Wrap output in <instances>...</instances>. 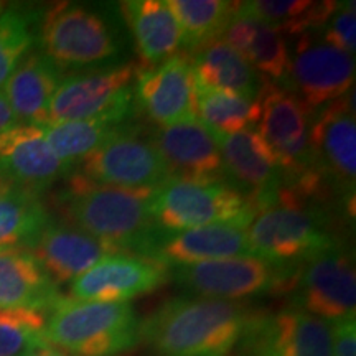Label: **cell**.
Instances as JSON below:
<instances>
[{
	"label": "cell",
	"mask_w": 356,
	"mask_h": 356,
	"mask_svg": "<svg viewBox=\"0 0 356 356\" xmlns=\"http://www.w3.org/2000/svg\"><path fill=\"white\" fill-rule=\"evenodd\" d=\"M152 190L97 185L71 172L53 204L61 221L91 234L114 254L150 257L163 234L150 215Z\"/></svg>",
	"instance_id": "1"
},
{
	"label": "cell",
	"mask_w": 356,
	"mask_h": 356,
	"mask_svg": "<svg viewBox=\"0 0 356 356\" xmlns=\"http://www.w3.org/2000/svg\"><path fill=\"white\" fill-rule=\"evenodd\" d=\"M256 309L248 302L172 297L140 322L150 356H231Z\"/></svg>",
	"instance_id": "2"
},
{
	"label": "cell",
	"mask_w": 356,
	"mask_h": 356,
	"mask_svg": "<svg viewBox=\"0 0 356 356\" xmlns=\"http://www.w3.org/2000/svg\"><path fill=\"white\" fill-rule=\"evenodd\" d=\"M38 22L40 51L61 73L129 61L132 38L119 3L60 2Z\"/></svg>",
	"instance_id": "3"
},
{
	"label": "cell",
	"mask_w": 356,
	"mask_h": 356,
	"mask_svg": "<svg viewBox=\"0 0 356 356\" xmlns=\"http://www.w3.org/2000/svg\"><path fill=\"white\" fill-rule=\"evenodd\" d=\"M251 254L277 264H297L341 241L328 203L300 198L280 186L275 202L246 228Z\"/></svg>",
	"instance_id": "4"
},
{
	"label": "cell",
	"mask_w": 356,
	"mask_h": 356,
	"mask_svg": "<svg viewBox=\"0 0 356 356\" xmlns=\"http://www.w3.org/2000/svg\"><path fill=\"white\" fill-rule=\"evenodd\" d=\"M140 322L131 302H83L61 297L47 314L43 338L71 356H118L140 345Z\"/></svg>",
	"instance_id": "5"
},
{
	"label": "cell",
	"mask_w": 356,
	"mask_h": 356,
	"mask_svg": "<svg viewBox=\"0 0 356 356\" xmlns=\"http://www.w3.org/2000/svg\"><path fill=\"white\" fill-rule=\"evenodd\" d=\"M150 215L165 234L213 225L246 229L259 210L225 180L170 178L152 190Z\"/></svg>",
	"instance_id": "6"
},
{
	"label": "cell",
	"mask_w": 356,
	"mask_h": 356,
	"mask_svg": "<svg viewBox=\"0 0 356 356\" xmlns=\"http://www.w3.org/2000/svg\"><path fill=\"white\" fill-rule=\"evenodd\" d=\"M302 262L277 264L256 256L170 267V280L186 296L246 302L262 296L286 297Z\"/></svg>",
	"instance_id": "7"
},
{
	"label": "cell",
	"mask_w": 356,
	"mask_h": 356,
	"mask_svg": "<svg viewBox=\"0 0 356 356\" xmlns=\"http://www.w3.org/2000/svg\"><path fill=\"white\" fill-rule=\"evenodd\" d=\"M140 66V61L129 60L66 74L53 95L48 124L84 121L113 113L139 114L134 84Z\"/></svg>",
	"instance_id": "8"
},
{
	"label": "cell",
	"mask_w": 356,
	"mask_h": 356,
	"mask_svg": "<svg viewBox=\"0 0 356 356\" xmlns=\"http://www.w3.org/2000/svg\"><path fill=\"white\" fill-rule=\"evenodd\" d=\"M286 299L289 307L332 323L356 317V273L353 251L338 241L297 270Z\"/></svg>",
	"instance_id": "9"
},
{
	"label": "cell",
	"mask_w": 356,
	"mask_h": 356,
	"mask_svg": "<svg viewBox=\"0 0 356 356\" xmlns=\"http://www.w3.org/2000/svg\"><path fill=\"white\" fill-rule=\"evenodd\" d=\"M282 84L312 113L355 88V56L332 47L318 32L292 38Z\"/></svg>",
	"instance_id": "10"
},
{
	"label": "cell",
	"mask_w": 356,
	"mask_h": 356,
	"mask_svg": "<svg viewBox=\"0 0 356 356\" xmlns=\"http://www.w3.org/2000/svg\"><path fill=\"white\" fill-rule=\"evenodd\" d=\"M257 101L256 131L277 159L282 184L317 170L310 149V126L315 113L279 83L266 81Z\"/></svg>",
	"instance_id": "11"
},
{
	"label": "cell",
	"mask_w": 356,
	"mask_h": 356,
	"mask_svg": "<svg viewBox=\"0 0 356 356\" xmlns=\"http://www.w3.org/2000/svg\"><path fill=\"white\" fill-rule=\"evenodd\" d=\"M231 356H333L330 323L293 307L256 310Z\"/></svg>",
	"instance_id": "12"
},
{
	"label": "cell",
	"mask_w": 356,
	"mask_h": 356,
	"mask_svg": "<svg viewBox=\"0 0 356 356\" xmlns=\"http://www.w3.org/2000/svg\"><path fill=\"white\" fill-rule=\"evenodd\" d=\"M144 126L122 134L84 157L73 173H78L97 185L119 188H157L172 173L157 147L149 137H142Z\"/></svg>",
	"instance_id": "13"
},
{
	"label": "cell",
	"mask_w": 356,
	"mask_h": 356,
	"mask_svg": "<svg viewBox=\"0 0 356 356\" xmlns=\"http://www.w3.org/2000/svg\"><path fill=\"white\" fill-rule=\"evenodd\" d=\"M355 88L315 111L310 149L317 170L343 202L353 203L356 177Z\"/></svg>",
	"instance_id": "14"
},
{
	"label": "cell",
	"mask_w": 356,
	"mask_h": 356,
	"mask_svg": "<svg viewBox=\"0 0 356 356\" xmlns=\"http://www.w3.org/2000/svg\"><path fill=\"white\" fill-rule=\"evenodd\" d=\"M195 70L186 51L154 66H140L134 84L137 113L157 127L197 118Z\"/></svg>",
	"instance_id": "15"
},
{
	"label": "cell",
	"mask_w": 356,
	"mask_h": 356,
	"mask_svg": "<svg viewBox=\"0 0 356 356\" xmlns=\"http://www.w3.org/2000/svg\"><path fill=\"white\" fill-rule=\"evenodd\" d=\"M170 282V270L155 259L136 254H108L70 282L68 299L131 302Z\"/></svg>",
	"instance_id": "16"
},
{
	"label": "cell",
	"mask_w": 356,
	"mask_h": 356,
	"mask_svg": "<svg viewBox=\"0 0 356 356\" xmlns=\"http://www.w3.org/2000/svg\"><path fill=\"white\" fill-rule=\"evenodd\" d=\"M222 160V180L244 195L262 213L282 186L277 159L256 129L216 137Z\"/></svg>",
	"instance_id": "17"
},
{
	"label": "cell",
	"mask_w": 356,
	"mask_h": 356,
	"mask_svg": "<svg viewBox=\"0 0 356 356\" xmlns=\"http://www.w3.org/2000/svg\"><path fill=\"white\" fill-rule=\"evenodd\" d=\"M68 175L40 126L15 124L0 132V178L10 185L38 195Z\"/></svg>",
	"instance_id": "18"
},
{
	"label": "cell",
	"mask_w": 356,
	"mask_h": 356,
	"mask_svg": "<svg viewBox=\"0 0 356 356\" xmlns=\"http://www.w3.org/2000/svg\"><path fill=\"white\" fill-rule=\"evenodd\" d=\"M149 139L157 147L172 178L222 180V160L218 139L198 118L155 127Z\"/></svg>",
	"instance_id": "19"
},
{
	"label": "cell",
	"mask_w": 356,
	"mask_h": 356,
	"mask_svg": "<svg viewBox=\"0 0 356 356\" xmlns=\"http://www.w3.org/2000/svg\"><path fill=\"white\" fill-rule=\"evenodd\" d=\"M29 251L56 286L73 282L102 257L114 254L91 234L55 220L44 225Z\"/></svg>",
	"instance_id": "20"
},
{
	"label": "cell",
	"mask_w": 356,
	"mask_h": 356,
	"mask_svg": "<svg viewBox=\"0 0 356 356\" xmlns=\"http://www.w3.org/2000/svg\"><path fill=\"white\" fill-rule=\"evenodd\" d=\"M241 256H252L246 229L233 225H213L172 234L163 233L150 257L170 269Z\"/></svg>",
	"instance_id": "21"
},
{
	"label": "cell",
	"mask_w": 356,
	"mask_h": 356,
	"mask_svg": "<svg viewBox=\"0 0 356 356\" xmlns=\"http://www.w3.org/2000/svg\"><path fill=\"white\" fill-rule=\"evenodd\" d=\"M58 286L29 249H0V310L47 315L61 299Z\"/></svg>",
	"instance_id": "22"
},
{
	"label": "cell",
	"mask_w": 356,
	"mask_h": 356,
	"mask_svg": "<svg viewBox=\"0 0 356 356\" xmlns=\"http://www.w3.org/2000/svg\"><path fill=\"white\" fill-rule=\"evenodd\" d=\"M61 79V71L42 51L26 53L2 88L19 124L40 127L48 124L50 102Z\"/></svg>",
	"instance_id": "23"
},
{
	"label": "cell",
	"mask_w": 356,
	"mask_h": 356,
	"mask_svg": "<svg viewBox=\"0 0 356 356\" xmlns=\"http://www.w3.org/2000/svg\"><path fill=\"white\" fill-rule=\"evenodd\" d=\"M119 8L142 66L159 65L180 53L181 32L167 0H129Z\"/></svg>",
	"instance_id": "24"
},
{
	"label": "cell",
	"mask_w": 356,
	"mask_h": 356,
	"mask_svg": "<svg viewBox=\"0 0 356 356\" xmlns=\"http://www.w3.org/2000/svg\"><path fill=\"white\" fill-rule=\"evenodd\" d=\"M221 40L231 44L264 81H284L289 58L286 38L266 22L243 10L239 2Z\"/></svg>",
	"instance_id": "25"
},
{
	"label": "cell",
	"mask_w": 356,
	"mask_h": 356,
	"mask_svg": "<svg viewBox=\"0 0 356 356\" xmlns=\"http://www.w3.org/2000/svg\"><path fill=\"white\" fill-rule=\"evenodd\" d=\"M136 118L137 114L113 113L84 121L47 124L42 129L51 150L71 173L89 154L139 127L140 124Z\"/></svg>",
	"instance_id": "26"
},
{
	"label": "cell",
	"mask_w": 356,
	"mask_h": 356,
	"mask_svg": "<svg viewBox=\"0 0 356 356\" xmlns=\"http://www.w3.org/2000/svg\"><path fill=\"white\" fill-rule=\"evenodd\" d=\"M190 56L198 83L248 99L259 97L266 81L231 44L221 38L200 48Z\"/></svg>",
	"instance_id": "27"
},
{
	"label": "cell",
	"mask_w": 356,
	"mask_h": 356,
	"mask_svg": "<svg viewBox=\"0 0 356 356\" xmlns=\"http://www.w3.org/2000/svg\"><path fill=\"white\" fill-rule=\"evenodd\" d=\"M50 220L37 193L13 185L0 188V249H29Z\"/></svg>",
	"instance_id": "28"
},
{
	"label": "cell",
	"mask_w": 356,
	"mask_h": 356,
	"mask_svg": "<svg viewBox=\"0 0 356 356\" xmlns=\"http://www.w3.org/2000/svg\"><path fill=\"white\" fill-rule=\"evenodd\" d=\"M181 32L185 51H198L225 33L238 2L229 0H167Z\"/></svg>",
	"instance_id": "29"
},
{
	"label": "cell",
	"mask_w": 356,
	"mask_h": 356,
	"mask_svg": "<svg viewBox=\"0 0 356 356\" xmlns=\"http://www.w3.org/2000/svg\"><path fill=\"white\" fill-rule=\"evenodd\" d=\"M239 3L243 10L266 22L284 38L291 40L322 29L338 6V2L332 0H252Z\"/></svg>",
	"instance_id": "30"
},
{
	"label": "cell",
	"mask_w": 356,
	"mask_h": 356,
	"mask_svg": "<svg viewBox=\"0 0 356 356\" xmlns=\"http://www.w3.org/2000/svg\"><path fill=\"white\" fill-rule=\"evenodd\" d=\"M197 79V78H195ZM198 121L215 134V137L256 129L259 119V101L195 84Z\"/></svg>",
	"instance_id": "31"
},
{
	"label": "cell",
	"mask_w": 356,
	"mask_h": 356,
	"mask_svg": "<svg viewBox=\"0 0 356 356\" xmlns=\"http://www.w3.org/2000/svg\"><path fill=\"white\" fill-rule=\"evenodd\" d=\"M38 17L29 8L6 7L0 13V91L37 42L33 25Z\"/></svg>",
	"instance_id": "32"
},
{
	"label": "cell",
	"mask_w": 356,
	"mask_h": 356,
	"mask_svg": "<svg viewBox=\"0 0 356 356\" xmlns=\"http://www.w3.org/2000/svg\"><path fill=\"white\" fill-rule=\"evenodd\" d=\"M47 315L33 310H0V356H24L48 346L43 338Z\"/></svg>",
	"instance_id": "33"
},
{
	"label": "cell",
	"mask_w": 356,
	"mask_h": 356,
	"mask_svg": "<svg viewBox=\"0 0 356 356\" xmlns=\"http://www.w3.org/2000/svg\"><path fill=\"white\" fill-rule=\"evenodd\" d=\"M320 37L332 47L340 48L355 56L356 51V7L355 2H338L335 12L322 29L317 30Z\"/></svg>",
	"instance_id": "34"
},
{
	"label": "cell",
	"mask_w": 356,
	"mask_h": 356,
	"mask_svg": "<svg viewBox=\"0 0 356 356\" xmlns=\"http://www.w3.org/2000/svg\"><path fill=\"white\" fill-rule=\"evenodd\" d=\"M333 356H356V318L346 317L330 323Z\"/></svg>",
	"instance_id": "35"
},
{
	"label": "cell",
	"mask_w": 356,
	"mask_h": 356,
	"mask_svg": "<svg viewBox=\"0 0 356 356\" xmlns=\"http://www.w3.org/2000/svg\"><path fill=\"white\" fill-rule=\"evenodd\" d=\"M15 124H19V121H17L15 114L12 113L10 106H8L3 92L0 91V132L7 131V129L13 127Z\"/></svg>",
	"instance_id": "36"
},
{
	"label": "cell",
	"mask_w": 356,
	"mask_h": 356,
	"mask_svg": "<svg viewBox=\"0 0 356 356\" xmlns=\"http://www.w3.org/2000/svg\"><path fill=\"white\" fill-rule=\"evenodd\" d=\"M24 356H71V355L63 353V351H60L56 348H51V346H42V348L29 351V353Z\"/></svg>",
	"instance_id": "37"
},
{
	"label": "cell",
	"mask_w": 356,
	"mask_h": 356,
	"mask_svg": "<svg viewBox=\"0 0 356 356\" xmlns=\"http://www.w3.org/2000/svg\"><path fill=\"white\" fill-rule=\"evenodd\" d=\"M6 186H10V184L3 180V178H0V188H6Z\"/></svg>",
	"instance_id": "38"
},
{
	"label": "cell",
	"mask_w": 356,
	"mask_h": 356,
	"mask_svg": "<svg viewBox=\"0 0 356 356\" xmlns=\"http://www.w3.org/2000/svg\"><path fill=\"white\" fill-rule=\"evenodd\" d=\"M6 7H7V3H6V2H0V13H2L3 10H6Z\"/></svg>",
	"instance_id": "39"
}]
</instances>
